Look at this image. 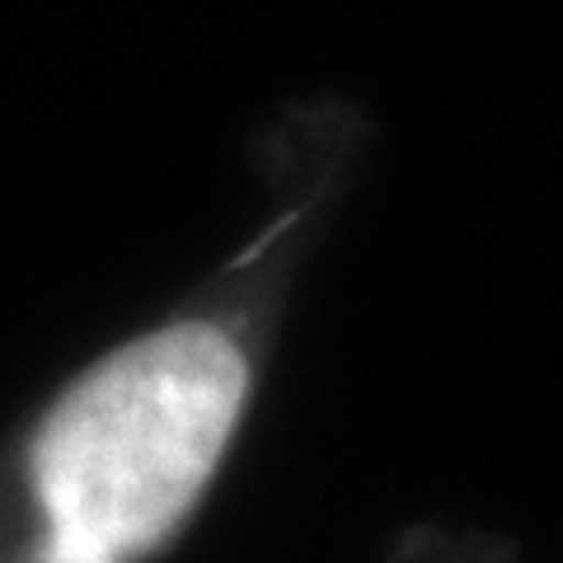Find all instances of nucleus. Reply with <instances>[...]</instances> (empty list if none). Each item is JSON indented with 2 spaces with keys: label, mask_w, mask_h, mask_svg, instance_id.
<instances>
[{
  "label": "nucleus",
  "mask_w": 563,
  "mask_h": 563,
  "mask_svg": "<svg viewBox=\"0 0 563 563\" xmlns=\"http://www.w3.org/2000/svg\"><path fill=\"white\" fill-rule=\"evenodd\" d=\"M347 192V141L291 136L250 231L0 437V563H174L235 470Z\"/></svg>",
  "instance_id": "obj_1"
},
{
  "label": "nucleus",
  "mask_w": 563,
  "mask_h": 563,
  "mask_svg": "<svg viewBox=\"0 0 563 563\" xmlns=\"http://www.w3.org/2000/svg\"><path fill=\"white\" fill-rule=\"evenodd\" d=\"M385 563H521V550L498 531L461 521L404 526L385 550Z\"/></svg>",
  "instance_id": "obj_2"
}]
</instances>
